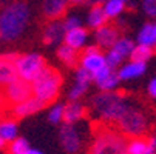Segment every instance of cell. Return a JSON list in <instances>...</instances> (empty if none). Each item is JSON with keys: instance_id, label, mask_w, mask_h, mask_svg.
Here are the masks:
<instances>
[{"instance_id": "d6986e66", "label": "cell", "mask_w": 156, "mask_h": 154, "mask_svg": "<svg viewBox=\"0 0 156 154\" xmlns=\"http://www.w3.org/2000/svg\"><path fill=\"white\" fill-rule=\"evenodd\" d=\"M87 114V108L77 102V100H70L63 106V123H70V125H76L77 122H80Z\"/></svg>"}, {"instance_id": "f1b7e54d", "label": "cell", "mask_w": 156, "mask_h": 154, "mask_svg": "<svg viewBox=\"0 0 156 154\" xmlns=\"http://www.w3.org/2000/svg\"><path fill=\"white\" fill-rule=\"evenodd\" d=\"M63 106L62 103H56L50 108L48 111V120L53 123V125H57V123H62L63 122Z\"/></svg>"}, {"instance_id": "5b68a950", "label": "cell", "mask_w": 156, "mask_h": 154, "mask_svg": "<svg viewBox=\"0 0 156 154\" xmlns=\"http://www.w3.org/2000/svg\"><path fill=\"white\" fill-rule=\"evenodd\" d=\"M31 86H33V96L47 106L53 103L60 93L62 76L54 68L47 67L31 82Z\"/></svg>"}, {"instance_id": "4dcf8cb0", "label": "cell", "mask_w": 156, "mask_h": 154, "mask_svg": "<svg viewBox=\"0 0 156 154\" xmlns=\"http://www.w3.org/2000/svg\"><path fill=\"white\" fill-rule=\"evenodd\" d=\"M82 26V22L77 15H66L65 20H63V28L65 31H70V29H74V28H79Z\"/></svg>"}, {"instance_id": "5bb4252c", "label": "cell", "mask_w": 156, "mask_h": 154, "mask_svg": "<svg viewBox=\"0 0 156 154\" xmlns=\"http://www.w3.org/2000/svg\"><path fill=\"white\" fill-rule=\"evenodd\" d=\"M43 108H45V105H43L39 99H36L34 96H31L30 99H27L23 102L12 105L11 106V114H12L14 119H25V117H30L33 114H37Z\"/></svg>"}, {"instance_id": "277c9868", "label": "cell", "mask_w": 156, "mask_h": 154, "mask_svg": "<svg viewBox=\"0 0 156 154\" xmlns=\"http://www.w3.org/2000/svg\"><path fill=\"white\" fill-rule=\"evenodd\" d=\"M116 128L128 139L144 137L150 129V116L142 105L130 99L127 109L116 122Z\"/></svg>"}, {"instance_id": "4fadbf2b", "label": "cell", "mask_w": 156, "mask_h": 154, "mask_svg": "<svg viewBox=\"0 0 156 154\" xmlns=\"http://www.w3.org/2000/svg\"><path fill=\"white\" fill-rule=\"evenodd\" d=\"M91 82H93L91 74L79 67L76 74H74V83H73V86L70 88V91H68V99L70 100H79L88 91Z\"/></svg>"}, {"instance_id": "3957f363", "label": "cell", "mask_w": 156, "mask_h": 154, "mask_svg": "<svg viewBox=\"0 0 156 154\" xmlns=\"http://www.w3.org/2000/svg\"><path fill=\"white\" fill-rule=\"evenodd\" d=\"M128 137L118 128L107 123H99L94 129L93 142L87 154H127Z\"/></svg>"}, {"instance_id": "2e32d148", "label": "cell", "mask_w": 156, "mask_h": 154, "mask_svg": "<svg viewBox=\"0 0 156 154\" xmlns=\"http://www.w3.org/2000/svg\"><path fill=\"white\" fill-rule=\"evenodd\" d=\"M65 33L66 31L63 28V22H60L59 19H54L50 23H47V26L43 28L42 39L47 45H57V43L63 42Z\"/></svg>"}, {"instance_id": "d6a6232c", "label": "cell", "mask_w": 156, "mask_h": 154, "mask_svg": "<svg viewBox=\"0 0 156 154\" xmlns=\"http://www.w3.org/2000/svg\"><path fill=\"white\" fill-rule=\"evenodd\" d=\"M147 91L150 94V97L156 99V77H153L150 82H148V86H147Z\"/></svg>"}, {"instance_id": "30bf717a", "label": "cell", "mask_w": 156, "mask_h": 154, "mask_svg": "<svg viewBox=\"0 0 156 154\" xmlns=\"http://www.w3.org/2000/svg\"><path fill=\"white\" fill-rule=\"evenodd\" d=\"M87 0H42V12L50 20L59 19L66 12L70 5H80Z\"/></svg>"}, {"instance_id": "9a60e30c", "label": "cell", "mask_w": 156, "mask_h": 154, "mask_svg": "<svg viewBox=\"0 0 156 154\" xmlns=\"http://www.w3.org/2000/svg\"><path fill=\"white\" fill-rule=\"evenodd\" d=\"M127 154H156V136L128 139Z\"/></svg>"}, {"instance_id": "7402d4cb", "label": "cell", "mask_w": 156, "mask_h": 154, "mask_svg": "<svg viewBox=\"0 0 156 154\" xmlns=\"http://www.w3.org/2000/svg\"><path fill=\"white\" fill-rule=\"evenodd\" d=\"M0 137L6 143L19 137V125L16 119H2V122H0Z\"/></svg>"}, {"instance_id": "44dd1931", "label": "cell", "mask_w": 156, "mask_h": 154, "mask_svg": "<svg viewBox=\"0 0 156 154\" xmlns=\"http://www.w3.org/2000/svg\"><path fill=\"white\" fill-rule=\"evenodd\" d=\"M107 22H108V17H107L102 5H93V8L90 9V12L87 15V25L93 29H98V28L107 25Z\"/></svg>"}, {"instance_id": "8d00e7d4", "label": "cell", "mask_w": 156, "mask_h": 154, "mask_svg": "<svg viewBox=\"0 0 156 154\" xmlns=\"http://www.w3.org/2000/svg\"><path fill=\"white\" fill-rule=\"evenodd\" d=\"M8 2H11V0H0V6H3V5H6Z\"/></svg>"}, {"instance_id": "603a6c76", "label": "cell", "mask_w": 156, "mask_h": 154, "mask_svg": "<svg viewBox=\"0 0 156 154\" xmlns=\"http://www.w3.org/2000/svg\"><path fill=\"white\" fill-rule=\"evenodd\" d=\"M138 45H144V46H148V48H156V34H154V28H153V23H145L139 33H138Z\"/></svg>"}, {"instance_id": "ac0fdd59", "label": "cell", "mask_w": 156, "mask_h": 154, "mask_svg": "<svg viewBox=\"0 0 156 154\" xmlns=\"http://www.w3.org/2000/svg\"><path fill=\"white\" fill-rule=\"evenodd\" d=\"M119 39V31L116 26L113 25H104L101 28L96 29L94 33V40H96V45L99 48H111L115 45V42Z\"/></svg>"}, {"instance_id": "ba28073f", "label": "cell", "mask_w": 156, "mask_h": 154, "mask_svg": "<svg viewBox=\"0 0 156 154\" xmlns=\"http://www.w3.org/2000/svg\"><path fill=\"white\" fill-rule=\"evenodd\" d=\"M3 96H5L6 106H12L30 99L33 96V86L30 82L17 77L16 80H12L3 88Z\"/></svg>"}, {"instance_id": "8992f818", "label": "cell", "mask_w": 156, "mask_h": 154, "mask_svg": "<svg viewBox=\"0 0 156 154\" xmlns=\"http://www.w3.org/2000/svg\"><path fill=\"white\" fill-rule=\"evenodd\" d=\"M45 68H47V60L37 53L17 54V57H16L17 77L22 80H27L30 83Z\"/></svg>"}, {"instance_id": "83f0119b", "label": "cell", "mask_w": 156, "mask_h": 154, "mask_svg": "<svg viewBox=\"0 0 156 154\" xmlns=\"http://www.w3.org/2000/svg\"><path fill=\"white\" fill-rule=\"evenodd\" d=\"M153 56V48H148V46H144V45H136L135 50H133L130 59L131 60H136V62H145Z\"/></svg>"}, {"instance_id": "f546056e", "label": "cell", "mask_w": 156, "mask_h": 154, "mask_svg": "<svg viewBox=\"0 0 156 154\" xmlns=\"http://www.w3.org/2000/svg\"><path fill=\"white\" fill-rule=\"evenodd\" d=\"M105 60H107V65L110 68H118L119 65H122V62H124V57L118 53V51H115V50H108V53L105 54Z\"/></svg>"}, {"instance_id": "4316f807", "label": "cell", "mask_w": 156, "mask_h": 154, "mask_svg": "<svg viewBox=\"0 0 156 154\" xmlns=\"http://www.w3.org/2000/svg\"><path fill=\"white\" fill-rule=\"evenodd\" d=\"M30 143L23 137H17L8 143V154H27L30 149Z\"/></svg>"}, {"instance_id": "9c48e42d", "label": "cell", "mask_w": 156, "mask_h": 154, "mask_svg": "<svg viewBox=\"0 0 156 154\" xmlns=\"http://www.w3.org/2000/svg\"><path fill=\"white\" fill-rule=\"evenodd\" d=\"M79 63H80V68H83L85 71H88L91 74V77L101 71L102 68L107 67V60L105 56L101 53L98 45H90V46H85L82 56L79 57Z\"/></svg>"}, {"instance_id": "74e56055", "label": "cell", "mask_w": 156, "mask_h": 154, "mask_svg": "<svg viewBox=\"0 0 156 154\" xmlns=\"http://www.w3.org/2000/svg\"><path fill=\"white\" fill-rule=\"evenodd\" d=\"M2 119H3V113H2V108H0V122H2Z\"/></svg>"}, {"instance_id": "60d3db41", "label": "cell", "mask_w": 156, "mask_h": 154, "mask_svg": "<svg viewBox=\"0 0 156 154\" xmlns=\"http://www.w3.org/2000/svg\"><path fill=\"white\" fill-rule=\"evenodd\" d=\"M0 42H2V39H0Z\"/></svg>"}, {"instance_id": "d590c367", "label": "cell", "mask_w": 156, "mask_h": 154, "mask_svg": "<svg viewBox=\"0 0 156 154\" xmlns=\"http://www.w3.org/2000/svg\"><path fill=\"white\" fill-rule=\"evenodd\" d=\"M5 145H6V142H5V140H3L2 137H0V151H2V149L5 148Z\"/></svg>"}, {"instance_id": "f35d334b", "label": "cell", "mask_w": 156, "mask_h": 154, "mask_svg": "<svg viewBox=\"0 0 156 154\" xmlns=\"http://www.w3.org/2000/svg\"><path fill=\"white\" fill-rule=\"evenodd\" d=\"M153 28H154V34H156V23H153Z\"/></svg>"}, {"instance_id": "52a82bcc", "label": "cell", "mask_w": 156, "mask_h": 154, "mask_svg": "<svg viewBox=\"0 0 156 154\" xmlns=\"http://www.w3.org/2000/svg\"><path fill=\"white\" fill-rule=\"evenodd\" d=\"M59 140L66 154H77L83 145V137L80 129L76 125H70V123H63L60 126Z\"/></svg>"}, {"instance_id": "484cf974", "label": "cell", "mask_w": 156, "mask_h": 154, "mask_svg": "<svg viewBox=\"0 0 156 154\" xmlns=\"http://www.w3.org/2000/svg\"><path fill=\"white\" fill-rule=\"evenodd\" d=\"M105 14L108 19H116L119 17L124 9H125V2H122V0H105V3L102 5Z\"/></svg>"}, {"instance_id": "e0dca14e", "label": "cell", "mask_w": 156, "mask_h": 154, "mask_svg": "<svg viewBox=\"0 0 156 154\" xmlns=\"http://www.w3.org/2000/svg\"><path fill=\"white\" fill-rule=\"evenodd\" d=\"M147 71V63L145 62H136V60H130L124 65H121V68L118 71V76L121 80H135L139 79L145 74Z\"/></svg>"}, {"instance_id": "1f68e13d", "label": "cell", "mask_w": 156, "mask_h": 154, "mask_svg": "<svg viewBox=\"0 0 156 154\" xmlns=\"http://www.w3.org/2000/svg\"><path fill=\"white\" fill-rule=\"evenodd\" d=\"M142 9L148 17L156 19V0H144L142 2Z\"/></svg>"}, {"instance_id": "d4e9b609", "label": "cell", "mask_w": 156, "mask_h": 154, "mask_svg": "<svg viewBox=\"0 0 156 154\" xmlns=\"http://www.w3.org/2000/svg\"><path fill=\"white\" fill-rule=\"evenodd\" d=\"M135 46H136V45H135V42H133L131 39H128V37H119V39L115 42V45L111 46V50L118 51L124 59H127V57L131 56Z\"/></svg>"}, {"instance_id": "e575fe53", "label": "cell", "mask_w": 156, "mask_h": 154, "mask_svg": "<svg viewBox=\"0 0 156 154\" xmlns=\"http://www.w3.org/2000/svg\"><path fill=\"white\" fill-rule=\"evenodd\" d=\"M27 154H43V152H42L40 149H36V148H30Z\"/></svg>"}, {"instance_id": "cb8c5ba5", "label": "cell", "mask_w": 156, "mask_h": 154, "mask_svg": "<svg viewBox=\"0 0 156 154\" xmlns=\"http://www.w3.org/2000/svg\"><path fill=\"white\" fill-rule=\"evenodd\" d=\"M57 57L60 59V62H63L66 67H74V65L79 62V54L76 50H73L68 45H60L57 50Z\"/></svg>"}, {"instance_id": "8fae6325", "label": "cell", "mask_w": 156, "mask_h": 154, "mask_svg": "<svg viewBox=\"0 0 156 154\" xmlns=\"http://www.w3.org/2000/svg\"><path fill=\"white\" fill-rule=\"evenodd\" d=\"M16 57H17L16 53L0 54V88H5L8 83L17 79Z\"/></svg>"}, {"instance_id": "7c38bea8", "label": "cell", "mask_w": 156, "mask_h": 154, "mask_svg": "<svg viewBox=\"0 0 156 154\" xmlns=\"http://www.w3.org/2000/svg\"><path fill=\"white\" fill-rule=\"evenodd\" d=\"M93 82L96 83V86L101 91H115L119 86L121 79H119L118 73L107 65L105 68H102L101 71H98L93 76Z\"/></svg>"}, {"instance_id": "7a4b0ae2", "label": "cell", "mask_w": 156, "mask_h": 154, "mask_svg": "<svg viewBox=\"0 0 156 154\" xmlns=\"http://www.w3.org/2000/svg\"><path fill=\"white\" fill-rule=\"evenodd\" d=\"M130 103V97L122 93L115 91H101L91 100V111L101 120V123L116 125L122 113Z\"/></svg>"}, {"instance_id": "836d02e7", "label": "cell", "mask_w": 156, "mask_h": 154, "mask_svg": "<svg viewBox=\"0 0 156 154\" xmlns=\"http://www.w3.org/2000/svg\"><path fill=\"white\" fill-rule=\"evenodd\" d=\"M6 106V102H5V96H3V91H0V108Z\"/></svg>"}, {"instance_id": "6da1fadb", "label": "cell", "mask_w": 156, "mask_h": 154, "mask_svg": "<svg viewBox=\"0 0 156 154\" xmlns=\"http://www.w3.org/2000/svg\"><path fill=\"white\" fill-rule=\"evenodd\" d=\"M31 8L25 0H11L0 9V39L14 42L28 28Z\"/></svg>"}, {"instance_id": "ab89813d", "label": "cell", "mask_w": 156, "mask_h": 154, "mask_svg": "<svg viewBox=\"0 0 156 154\" xmlns=\"http://www.w3.org/2000/svg\"><path fill=\"white\" fill-rule=\"evenodd\" d=\"M122 2H125V3H127V2H128V0H122Z\"/></svg>"}, {"instance_id": "ffe728a7", "label": "cell", "mask_w": 156, "mask_h": 154, "mask_svg": "<svg viewBox=\"0 0 156 154\" xmlns=\"http://www.w3.org/2000/svg\"><path fill=\"white\" fill-rule=\"evenodd\" d=\"M87 40H88V31L85 28H82V26L66 31L65 33V37H63V43H65V45L71 46L76 51L85 48Z\"/></svg>"}]
</instances>
